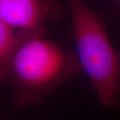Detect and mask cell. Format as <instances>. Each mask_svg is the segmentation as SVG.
<instances>
[{
  "mask_svg": "<svg viewBox=\"0 0 120 120\" xmlns=\"http://www.w3.org/2000/svg\"><path fill=\"white\" fill-rule=\"evenodd\" d=\"M76 56L103 105L116 107L120 95V49L111 41L102 18L83 0H68Z\"/></svg>",
  "mask_w": 120,
  "mask_h": 120,
  "instance_id": "cell-1",
  "label": "cell"
},
{
  "mask_svg": "<svg viewBox=\"0 0 120 120\" xmlns=\"http://www.w3.org/2000/svg\"><path fill=\"white\" fill-rule=\"evenodd\" d=\"M34 35L21 45L10 68L11 76L23 105L38 103L82 71L76 54L65 52L56 43Z\"/></svg>",
  "mask_w": 120,
  "mask_h": 120,
  "instance_id": "cell-2",
  "label": "cell"
},
{
  "mask_svg": "<svg viewBox=\"0 0 120 120\" xmlns=\"http://www.w3.org/2000/svg\"><path fill=\"white\" fill-rule=\"evenodd\" d=\"M58 9L55 0H0V20L14 30H37Z\"/></svg>",
  "mask_w": 120,
  "mask_h": 120,
  "instance_id": "cell-3",
  "label": "cell"
},
{
  "mask_svg": "<svg viewBox=\"0 0 120 120\" xmlns=\"http://www.w3.org/2000/svg\"><path fill=\"white\" fill-rule=\"evenodd\" d=\"M45 27L33 30H18L0 20V83L9 76L14 56L25 41L34 35L45 33Z\"/></svg>",
  "mask_w": 120,
  "mask_h": 120,
  "instance_id": "cell-4",
  "label": "cell"
},
{
  "mask_svg": "<svg viewBox=\"0 0 120 120\" xmlns=\"http://www.w3.org/2000/svg\"><path fill=\"white\" fill-rule=\"evenodd\" d=\"M116 1L118 2H119V4L120 5V0H116Z\"/></svg>",
  "mask_w": 120,
  "mask_h": 120,
  "instance_id": "cell-5",
  "label": "cell"
}]
</instances>
